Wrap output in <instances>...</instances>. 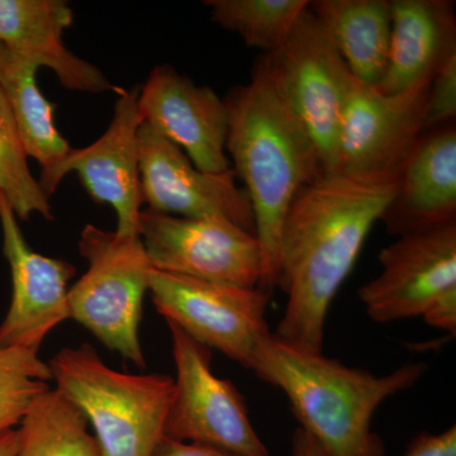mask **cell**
Returning <instances> with one entry per match:
<instances>
[{"mask_svg": "<svg viewBox=\"0 0 456 456\" xmlns=\"http://www.w3.org/2000/svg\"><path fill=\"white\" fill-rule=\"evenodd\" d=\"M395 184L397 180L368 182L330 174L294 200L281 230L278 288L287 305L273 332L279 341L322 353L331 303L391 202Z\"/></svg>", "mask_w": 456, "mask_h": 456, "instance_id": "cell-1", "label": "cell"}, {"mask_svg": "<svg viewBox=\"0 0 456 456\" xmlns=\"http://www.w3.org/2000/svg\"><path fill=\"white\" fill-rule=\"evenodd\" d=\"M226 150L250 198L263 275L259 289L278 288L281 230L297 196L323 175L317 150L285 98L268 55L251 79L228 90Z\"/></svg>", "mask_w": 456, "mask_h": 456, "instance_id": "cell-2", "label": "cell"}, {"mask_svg": "<svg viewBox=\"0 0 456 456\" xmlns=\"http://www.w3.org/2000/svg\"><path fill=\"white\" fill-rule=\"evenodd\" d=\"M428 365L407 362L375 375L323 353L296 349L274 335L261 342L251 371L283 391L299 428L327 456H384L373 417L387 399L421 380Z\"/></svg>", "mask_w": 456, "mask_h": 456, "instance_id": "cell-3", "label": "cell"}, {"mask_svg": "<svg viewBox=\"0 0 456 456\" xmlns=\"http://www.w3.org/2000/svg\"><path fill=\"white\" fill-rule=\"evenodd\" d=\"M47 364L57 391L94 428L104 456L152 455L164 439L174 378L114 370L89 344L65 347Z\"/></svg>", "mask_w": 456, "mask_h": 456, "instance_id": "cell-4", "label": "cell"}, {"mask_svg": "<svg viewBox=\"0 0 456 456\" xmlns=\"http://www.w3.org/2000/svg\"><path fill=\"white\" fill-rule=\"evenodd\" d=\"M79 253L89 268L69 289V320L86 327L123 359L145 369L139 331L151 265L140 236H122L86 224Z\"/></svg>", "mask_w": 456, "mask_h": 456, "instance_id": "cell-5", "label": "cell"}, {"mask_svg": "<svg viewBox=\"0 0 456 456\" xmlns=\"http://www.w3.org/2000/svg\"><path fill=\"white\" fill-rule=\"evenodd\" d=\"M174 364V397L164 437L235 456H270L248 415L244 395L212 370V351L167 322Z\"/></svg>", "mask_w": 456, "mask_h": 456, "instance_id": "cell-6", "label": "cell"}, {"mask_svg": "<svg viewBox=\"0 0 456 456\" xmlns=\"http://www.w3.org/2000/svg\"><path fill=\"white\" fill-rule=\"evenodd\" d=\"M149 281L152 303L165 321L251 370L261 342L272 335L266 321L270 294L152 268Z\"/></svg>", "mask_w": 456, "mask_h": 456, "instance_id": "cell-7", "label": "cell"}, {"mask_svg": "<svg viewBox=\"0 0 456 456\" xmlns=\"http://www.w3.org/2000/svg\"><path fill=\"white\" fill-rule=\"evenodd\" d=\"M268 57L288 103L316 147L323 175L338 173V132L351 74L310 7L283 46Z\"/></svg>", "mask_w": 456, "mask_h": 456, "instance_id": "cell-8", "label": "cell"}, {"mask_svg": "<svg viewBox=\"0 0 456 456\" xmlns=\"http://www.w3.org/2000/svg\"><path fill=\"white\" fill-rule=\"evenodd\" d=\"M139 236L150 265L159 272L235 287H259V241L232 222L178 217L146 208L141 211Z\"/></svg>", "mask_w": 456, "mask_h": 456, "instance_id": "cell-9", "label": "cell"}, {"mask_svg": "<svg viewBox=\"0 0 456 456\" xmlns=\"http://www.w3.org/2000/svg\"><path fill=\"white\" fill-rule=\"evenodd\" d=\"M428 86L387 95L351 75L338 132V173L368 182L397 180L425 131Z\"/></svg>", "mask_w": 456, "mask_h": 456, "instance_id": "cell-10", "label": "cell"}, {"mask_svg": "<svg viewBox=\"0 0 456 456\" xmlns=\"http://www.w3.org/2000/svg\"><path fill=\"white\" fill-rule=\"evenodd\" d=\"M140 86L118 88L113 118L101 139L84 149H71L55 164L41 169L40 187L46 197L55 193L68 174L77 173L89 196L107 203L117 215L116 232L139 236L142 191L140 175Z\"/></svg>", "mask_w": 456, "mask_h": 456, "instance_id": "cell-11", "label": "cell"}, {"mask_svg": "<svg viewBox=\"0 0 456 456\" xmlns=\"http://www.w3.org/2000/svg\"><path fill=\"white\" fill-rule=\"evenodd\" d=\"M140 175L147 209L185 218H224L255 235L253 207L232 169L204 173L149 123L139 130Z\"/></svg>", "mask_w": 456, "mask_h": 456, "instance_id": "cell-12", "label": "cell"}, {"mask_svg": "<svg viewBox=\"0 0 456 456\" xmlns=\"http://www.w3.org/2000/svg\"><path fill=\"white\" fill-rule=\"evenodd\" d=\"M378 259L382 272L358 292L368 317L377 323L422 317L456 287V221L398 237Z\"/></svg>", "mask_w": 456, "mask_h": 456, "instance_id": "cell-13", "label": "cell"}, {"mask_svg": "<svg viewBox=\"0 0 456 456\" xmlns=\"http://www.w3.org/2000/svg\"><path fill=\"white\" fill-rule=\"evenodd\" d=\"M3 254L11 268L12 299L0 323V347L38 351L46 336L69 320L68 284L75 268L68 261L35 253L0 191Z\"/></svg>", "mask_w": 456, "mask_h": 456, "instance_id": "cell-14", "label": "cell"}, {"mask_svg": "<svg viewBox=\"0 0 456 456\" xmlns=\"http://www.w3.org/2000/svg\"><path fill=\"white\" fill-rule=\"evenodd\" d=\"M139 110L165 139L204 173L231 170L226 152L227 112L213 89L197 86L173 66L152 69L141 86Z\"/></svg>", "mask_w": 456, "mask_h": 456, "instance_id": "cell-15", "label": "cell"}, {"mask_svg": "<svg viewBox=\"0 0 456 456\" xmlns=\"http://www.w3.org/2000/svg\"><path fill=\"white\" fill-rule=\"evenodd\" d=\"M380 221L406 236L456 221V123L424 131L397 176Z\"/></svg>", "mask_w": 456, "mask_h": 456, "instance_id": "cell-16", "label": "cell"}, {"mask_svg": "<svg viewBox=\"0 0 456 456\" xmlns=\"http://www.w3.org/2000/svg\"><path fill=\"white\" fill-rule=\"evenodd\" d=\"M73 18L62 0H0V44L38 68L51 69L66 89L117 92L97 66L65 46L62 35Z\"/></svg>", "mask_w": 456, "mask_h": 456, "instance_id": "cell-17", "label": "cell"}, {"mask_svg": "<svg viewBox=\"0 0 456 456\" xmlns=\"http://www.w3.org/2000/svg\"><path fill=\"white\" fill-rule=\"evenodd\" d=\"M452 55H456L455 2L392 0L391 50L377 89L393 95L428 86Z\"/></svg>", "mask_w": 456, "mask_h": 456, "instance_id": "cell-18", "label": "cell"}, {"mask_svg": "<svg viewBox=\"0 0 456 456\" xmlns=\"http://www.w3.org/2000/svg\"><path fill=\"white\" fill-rule=\"evenodd\" d=\"M310 8L350 74L377 88L391 50L392 0H317Z\"/></svg>", "mask_w": 456, "mask_h": 456, "instance_id": "cell-19", "label": "cell"}, {"mask_svg": "<svg viewBox=\"0 0 456 456\" xmlns=\"http://www.w3.org/2000/svg\"><path fill=\"white\" fill-rule=\"evenodd\" d=\"M38 66L0 44V89L7 99L27 155L41 169L55 164L73 147L61 136L55 123V104L38 88Z\"/></svg>", "mask_w": 456, "mask_h": 456, "instance_id": "cell-20", "label": "cell"}, {"mask_svg": "<svg viewBox=\"0 0 456 456\" xmlns=\"http://www.w3.org/2000/svg\"><path fill=\"white\" fill-rule=\"evenodd\" d=\"M18 431L17 456H104L82 410L56 388L35 402Z\"/></svg>", "mask_w": 456, "mask_h": 456, "instance_id": "cell-21", "label": "cell"}, {"mask_svg": "<svg viewBox=\"0 0 456 456\" xmlns=\"http://www.w3.org/2000/svg\"><path fill=\"white\" fill-rule=\"evenodd\" d=\"M308 0H206L213 22L235 32L263 55L277 53L289 37Z\"/></svg>", "mask_w": 456, "mask_h": 456, "instance_id": "cell-22", "label": "cell"}, {"mask_svg": "<svg viewBox=\"0 0 456 456\" xmlns=\"http://www.w3.org/2000/svg\"><path fill=\"white\" fill-rule=\"evenodd\" d=\"M27 159L16 119L0 89V191L17 218L27 221L32 213H38L46 220H55L49 198L33 178Z\"/></svg>", "mask_w": 456, "mask_h": 456, "instance_id": "cell-23", "label": "cell"}, {"mask_svg": "<svg viewBox=\"0 0 456 456\" xmlns=\"http://www.w3.org/2000/svg\"><path fill=\"white\" fill-rule=\"evenodd\" d=\"M53 375L38 351L0 347V432L20 425L35 402L49 391Z\"/></svg>", "mask_w": 456, "mask_h": 456, "instance_id": "cell-24", "label": "cell"}, {"mask_svg": "<svg viewBox=\"0 0 456 456\" xmlns=\"http://www.w3.org/2000/svg\"><path fill=\"white\" fill-rule=\"evenodd\" d=\"M456 119V55L432 77L426 102L425 131Z\"/></svg>", "mask_w": 456, "mask_h": 456, "instance_id": "cell-25", "label": "cell"}, {"mask_svg": "<svg viewBox=\"0 0 456 456\" xmlns=\"http://www.w3.org/2000/svg\"><path fill=\"white\" fill-rule=\"evenodd\" d=\"M402 456H456V426L437 434L421 432Z\"/></svg>", "mask_w": 456, "mask_h": 456, "instance_id": "cell-26", "label": "cell"}, {"mask_svg": "<svg viewBox=\"0 0 456 456\" xmlns=\"http://www.w3.org/2000/svg\"><path fill=\"white\" fill-rule=\"evenodd\" d=\"M428 325L439 329L441 331L455 335L456 332V287L450 288L441 294L428 310L422 314Z\"/></svg>", "mask_w": 456, "mask_h": 456, "instance_id": "cell-27", "label": "cell"}, {"mask_svg": "<svg viewBox=\"0 0 456 456\" xmlns=\"http://www.w3.org/2000/svg\"><path fill=\"white\" fill-rule=\"evenodd\" d=\"M151 456H235L221 450L196 445V444L179 443L164 439L158 444Z\"/></svg>", "mask_w": 456, "mask_h": 456, "instance_id": "cell-28", "label": "cell"}, {"mask_svg": "<svg viewBox=\"0 0 456 456\" xmlns=\"http://www.w3.org/2000/svg\"><path fill=\"white\" fill-rule=\"evenodd\" d=\"M292 456H327L316 440L301 428L294 431L292 437Z\"/></svg>", "mask_w": 456, "mask_h": 456, "instance_id": "cell-29", "label": "cell"}, {"mask_svg": "<svg viewBox=\"0 0 456 456\" xmlns=\"http://www.w3.org/2000/svg\"><path fill=\"white\" fill-rule=\"evenodd\" d=\"M18 446H20L18 428L0 432V456H17Z\"/></svg>", "mask_w": 456, "mask_h": 456, "instance_id": "cell-30", "label": "cell"}]
</instances>
